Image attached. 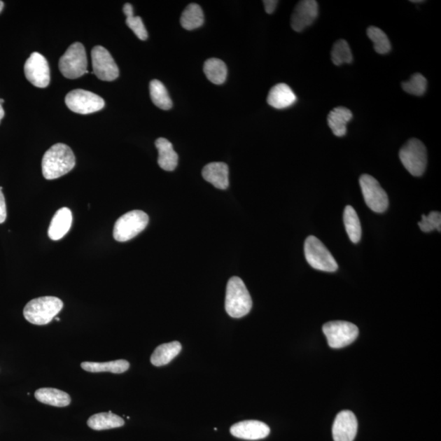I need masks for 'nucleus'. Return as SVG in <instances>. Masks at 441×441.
Instances as JSON below:
<instances>
[{"instance_id": "f257e3e1", "label": "nucleus", "mask_w": 441, "mask_h": 441, "mask_svg": "<svg viewBox=\"0 0 441 441\" xmlns=\"http://www.w3.org/2000/svg\"><path fill=\"white\" fill-rule=\"evenodd\" d=\"M76 166V156L70 146L57 144L49 148L42 160V173L44 178L53 180L61 178Z\"/></svg>"}, {"instance_id": "f03ea898", "label": "nucleus", "mask_w": 441, "mask_h": 441, "mask_svg": "<svg viewBox=\"0 0 441 441\" xmlns=\"http://www.w3.org/2000/svg\"><path fill=\"white\" fill-rule=\"evenodd\" d=\"M251 296L242 279L234 276L229 279L225 293V312L230 317L242 318L251 311Z\"/></svg>"}, {"instance_id": "7ed1b4c3", "label": "nucleus", "mask_w": 441, "mask_h": 441, "mask_svg": "<svg viewBox=\"0 0 441 441\" xmlns=\"http://www.w3.org/2000/svg\"><path fill=\"white\" fill-rule=\"evenodd\" d=\"M63 302L56 297H41L29 301L23 311L26 320L36 326H46L62 310Z\"/></svg>"}, {"instance_id": "20e7f679", "label": "nucleus", "mask_w": 441, "mask_h": 441, "mask_svg": "<svg viewBox=\"0 0 441 441\" xmlns=\"http://www.w3.org/2000/svg\"><path fill=\"white\" fill-rule=\"evenodd\" d=\"M148 223V215L144 211H131L116 220L114 230H113V237L116 241H129L144 232Z\"/></svg>"}, {"instance_id": "39448f33", "label": "nucleus", "mask_w": 441, "mask_h": 441, "mask_svg": "<svg viewBox=\"0 0 441 441\" xmlns=\"http://www.w3.org/2000/svg\"><path fill=\"white\" fill-rule=\"evenodd\" d=\"M88 60L85 47L81 43H74L59 61V69L67 78H78L88 74Z\"/></svg>"}, {"instance_id": "423d86ee", "label": "nucleus", "mask_w": 441, "mask_h": 441, "mask_svg": "<svg viewBox=\"0 0 441 441\" xmlns=\"http://www.w3.org/2000/svg\"><path fill=\"white\" fill-rule=\"evenodd\" d=\"M304 252L310 266L318 271L335 272L338 266L335 258L320 239L311 235L307 238Z\"/></svg>"}, {"instance_id": "0eeeda50", "label": "nucleus", "mask_w": 441, "mask_h": 441, "mask_svg": "<svg viewBox=\"0 0 441 441\" xmlns=\"http://www.w3.org/2000/svg\"><path fill=\"white\" fill-rule=\"evenodd\" d=\"M400 159L410 174L420 176L428 164V151L420 140L410 139L400 150Z\"/></svg>"}, {"instance_id": "6e6552de", "label": "nucleus", "mask_w": 441, "mask_h": 441, "mask_svg": "<svg viewBox=\"0 0 441 441\" xmlns=\"http://www.w3.org/2000/svg\"><path fill=\"white\" fill-rule=\"evenodd\" d=\"M323 332L328 345L335 349L349 346L359 335V330L354 323L342 321L326 323L323 326Z\"/></svg>"}, {"instance_id": "1a4fd4ad", "label": "nucleus", "mask_w": 441, "mask_h": 441, "mask_svg": "<svg viewBox=\"0 0 441 441\" xmlns=\"http://www.w3.org/2000/svg\"><path fill=\"white\" fill-rule=\"evenodd\" d=\"M360 185L368 207L377 214L384 213L388 208L389 200L374 176L364 174L360 176Z\"/></svg>"}, {"instance_id": "9d476101", "label": "nucleus", "mask_w": 441, "mask_h": 441, "mask_svg": "<svg viewBox=\"0 0 441 441\" xmlns=\"http://www.w3.org/2000/svg\"><path fill=\"white\" fill-rule=\"evenodd\" d=\"M65 102L69 109L81 115L92 114L102 110L105 106V102L101 97L83 90L69 92Z\"/></svg>"}, {"instance_id": "9b49d317", "label": "nucleus", "mask_w": 441, "mask_h": 441, "mask_svg": "<svg viewBox=\"0 0 441 441\" xmlns=\"http://www.w3.org/2000/svg\"><path fill=\"white\" fill-rule=\"evenodd\" d=\"M92 63L93 74L103 81H113L119 77V68L107 49L102 46L92 48Z\"/></svg>"}, {"instance_id": "f8f14e48", "label": "nucleus", "mask_w": 441, "mask_h": 441, "mask_svg": "<svg viewBox=\"0 0 441 441\" xmlns=\"http://www.w3.org/2000/svg\"><path fill=\"white\" fill-rule=\"evenodd\" d=\"M24 75L34 86L44 88L50 83V69L42 54L33 52L24 66Z\"/></svg>"}, {"instance_id": "ddd939ff", "label": "nucleus", "mask_w": 441, "mask_h": 441, "mask_svg": "<svg viewBox=\"0 0 441 441\" xmlns=\"http://www.w3.org/2000/svg\"><path fill=\"white\" fill-rule=\"evenodd\" d=\"M318 3L315 0H302L299 2L292 14L291 27L294 31L301 32L310 27L318 17Z\"/></svg>"}, {"instance_id": "4468645a", "label": "nucleus", "mask_w": 441, "mask_h": 441, "mask_svg": "<svg viewBox=\"0 0 441 441\" xmlns=\"http://www.w3.org/2000/svg\"><path fill=\"white\" fill-rule=\"evenodd\" d=\"M358 430L356 416L350 410H343L336 416L332 425V438L335 441H353Z\"/></svg>"}, {"instance_id": "2eb2a0df", "label": "nucleus", "mask_w": 441, "mask_h": 441, "mask_svg": "<svg viewBox=\"0 0 441 441\" xmlns=\"http://www.w3.org/2000/svg\"><path fill=\"white\" fill-rule=\"evenodd\" d=\"M270 431L271 430L266 424L256 420L239 421L230 428V433L234 438L248 440L266 438L269 435Z\"/></svg>"}, {"instance_id": "dca6fc26", "label": "nucleus", "mask_w": 441, "mask_h": 441, "mask_svg": "<svg viewBox=\"0 0 441 441\" xmlns=\"http://www.w3.org/2000/svg\"><path fill=\"white\" fill-rule=\"evenodd\" d=\"M202 176L205 181L216 188L225 190L229 186V169L223 162H214L204 167Z\"/></svg>"}, {"instance_id": "f3484780", "label": "nucleus", "mask_w": 441, "mask_h": 441, "mask_svg": "<svg viewBox=\"0 0 441 441\" xmlns=\"http://www.w3.org/2000/svg\"><path fill=\"white\" fill-rule=\"evenodd\" d=\"M297 102V97L286 83H279L270 91L267 103L276 109H286Z\"/></svg>"}, {"instance_id": "a211bd4d", "label": "nucleus", "mask_w": 441, "mask_h": 441, "mask_svg": "<svg viewBox=\"0 0 441 441\" xmlns=\"http://www.w3.org/2000/svg\"><path fill=\"white\" fill-rule=\"evenodd\" d=\"M72 224L71 209L62 208L53 216L48 228V237L52 240L62 239L70 230Z\"/></svg>"}, {"instance_id": "6ab92c4d", "label": "nucleus", "mask_w": 441, "mask_h": 441, "mask_svg": "<svg viewBox=\"0 0 441 441\" xmlns=\"http://www.w3.org/2000/svg\"><path fill=\"white\" fill-rule=\"evenodd\" d=\"M159 152L158 164L162 169L174 171L178 164V155L169 140L160 137L155 142Z\"/></svg>"}, {"instance_id": "aec40b11", "label": "nucleus", "mask_w": 441, "mask_h": 441, "mask_svg": "<svg viewBox=\"0 0 441 441\" xmlns=\"http://www.w3.org/2000/svg\"><path fill=\"white\" fill-rule=\"evenodd\" d=\"M352 113L346 107H336L328 115V125L333 134L337 136H345L347 132L346 125L352 119Z\"/></svg>"}, {"instance_id": "412c9836", "label": "nucleus", "mask_w": 441, "mask_h": 441, "mask_svg": "<svg viewBox=\"0 0 441 441\" xmlns=\"http://www.w3.org/2000/svg\"><path fill=\"white\" fill-rule=\"evenodd\" d=\"M181 348V343L176 341L157 346L150 356L151 364L157 367L168 365L179 354Z\"/></svg>"}, {"instance_id": "4be33fe9", "label": "nucleus", "mask_w": 441, "mask_h": 441, "mask_svg": "<svg viewBox=\"0 0 441 441\" xmlns=\"http://www.w3.org/2000/svg\"><path fill=\"white\" fill-rule=\"evenodd\" d=\"M34 396L41 403L55 407H66L71 402L66 392L55 388L38 389L34 392Z\"/></svg>"}, {"instance_id": "5701e85b", "label": "nucleus", "mask_w": 441, "mask_h": 441, "mask_svg": "<svg viewBox=\"0 0 441 441\" xmlns=\"http://www.w3.org/2000/svg\"><path fill=\"white\" fill-rule=\"evenodd\" d=\"M88 426L92 430H103L121 428L125 425V421L121 416L108 413H100L92 415L87 421Z\"/></svg>"}, {"instance_id": "b1692460", "label": "nucleus", "mask_w": 441, "mask_h": 441, "mask_svg": "<svg viewBox=\"0 0 441 441\" xmlns=\"http://www.w3.org/2000/svg\"><path fill=\"white\" fill-rule=\"evenodd\" d=\"M130 364L125 360H118L110 362H83L81 368L90 372H110L112 374H122L130 369Z\"/></svg>"}, {"instance_id": "393cba45", "label": "nucleus", "mask_w": 441, "mask_h": 441, "mask_svg": "<svg viewBox=\"0 0 441 441\" xmlns=\"http://www.w3.org/2000/svg\"><path fill=\"white\" fill-rule=\"evenodd\" d=\"M180 22L181 27L188 31H193L202 27L204 22L202 8L196 4H189L181 14Z\"/></svg>"}, {"instance_id": "a878e982", "label": "nucleus", "mask_w": 441, "mask_h": 441, "mask_svg": "<svg viewBox=\"0 0 441 441\" xmlns=\"http://www.w3.org/2000/svg\"><path fill=\"white\" fill-rule=\"evenodd\" d=\"M206 77L214 85H223L227 80V68L222 60L218 58H210L206 61L204 66Z\"/></svg>"}, {"instance_id": "bb28decb", "label": "nucleus", "mask_w": 441, "mask_h": 441, "mask_svg": "<svg viewBox=\"0 0 441 441\" xmlns=\"http://www.w3.org/2000/svg\"><path fill=\"white\" fill-rule=\"evenodd\" d=\"M346 232L351 242L357 244L361 239V225L356 210L350 205H347L343 214Z\"/></svg>"}, {"instance_id": "cd10ccee", "label": "nucleus", "mask_w": 441, "mask_h": 441, "mask_svg": "<svg viewBox=\"0 0 441 441\" xmlns=\"http://www.w3.org/2000/svg\"><path fill=\"white\" fill-rule=\"evenodd\" d=\"M150 94L152 102L160 109L168 111L173 107V102L164 83L154 80L150 83Z\"/></svg>"}, {"instance_id": "c85d7f7f", "label": "nucleus", "mask_w": 441, "mask_h": 441, "mask_svg": "<svg viewBox=\"0 0 441 441\" xmlns=\"http://www.w3.org/2000/svg\"><path fill=\"white\" fill-rule=\"evenodd\" d=\"M368 36L374 43L375 51L379 54H386L391 51V46L388 37L381 29L370 27L367 29Z\"/></svg>"}, {"instance_id": "c756f323", "label": "nucleus", "mask_w": 441, "mask_h": 441, "mask_svg": "<svg viewBox=\"0 0 441 441\" xmlns=\"http://www.w3.org/2000/svg\"><path fill=\"white\" fill-rule=\"evenodd\" d=\"M331 58L332 62L336 66L352 62L353 56L351 48L349 44L344 39H340L335 43L331 52Z\"/></svg>"}, {"instance_id": "7c9ffc66", "label": "nucleus", "mask_w": 441, "mask_h": 441, "mask_svg": "<svg viewBox=\"0 0 441 441\" xmlns=\"http://www.w3.org/2000/svg\"><path fill=\"white\" fill-rule=\"evenodd\" d=\"M428 87V81L421 74L416 73L412 76L410 80L402 83V88L410 94L415 96L424 95Z\"/></svg>"}, {"instance_id": "2f4dec72", "label": "nucleus", "mask_w": 441, "mask_h": 441, "mask_svg": "<svg viewBox=\"0 0 441 441\" xmlns=\"http://www.w3.org/2000/svg\"><path fill=\"white\" fill-rule=\"evenodd\" d=\"M419 227L424 232H433L438 230H441V214L440 212H430L428 216H421V222L419 223Z\"/></svg>"}, {"instance_id": "473e14b6", "label": "nucleus", "mask_w": 441, "mask_h": 441, "mask_svg": "<svg viewBox=\"0 0 441 441\" xmlns=\"http://www.w3.org/2000/svg\"><path fill=\"white\" fill-rule=\"evenodd\" d=\"M126 24L141 41H146L148 38V33H147L144 22L140 17L130 15V16L127 17Z\"/></svg>"}, {"instance_id": "72a5a7b5", "label": "nucleus", "mask_w": 441, "mask_h": 441, "mask_svg": "<svg viewBox=\"0 0 441 441\" xmlns=\"http://www.w3.org/2000/svg\"><path fill=\"white\" fill-rule=\"evenodd\" d=\"M2 190L3 188L0 186V224L4 223L7 218L6 203H5Z\"/></svg>"}, {"instance_id": "f704fd0d", "label": "nucleus", "mask_w": 441, "mask_h": 441, "mask_svg": "<svg viewBox=\"0 0 441 441\" xmlns=\"http://www.w3.org/2000/svg\"><path fill=\"white\" fill-rule=\"evenodd\" d=\"M278 1L276 0H265L263 1L265 10H266V13L268 14H272L276 10Z\"/></svg>"}, {"instance_id": "c9c22d12", "label": "nucleus", "mask_w": 441, "mask_h": 441, "mask_svg": "<svg viewBox=\"0 0 441 441\" xmlns=\"http://www.w3.org/2000/svg\"><path fill=\"white\" fill-rule=\"evenodd\" d=\"M122 11H124L126 17L134 15V8L130 4H125L124 8H122Z\"/></svg>"}, {"instance_id": "e433bc0d", "label": "nucleus", "mask_w": 441, "mask_h": 441, "mask_svg": "<svg viewBox=\"0 0 441 441\" xmlns=\"http://www.w3.org/2000/svg\"><path fill=\"white\" fill-rule=\"evenodd\" d=\"M4 117V111L2 106L1 103H0V122H1L3 118Z\"/></svg>"}, {"instance_id": "4c0bfd02", "label": "nucleus", "mask_w": 441, "mask_h": 441, "mask_svg": "<svg viewBox=\"0 0 441 441\" xmlns=\"http://www.w3.org/2000/svg\"><path fill=\"white\" fill-rule=\"evenodd\" d=\"M4 7V4L3 1H0V13L3 11V8Z\"/></svg>"}, {"instance_id": "58836bf2", "label": "nucleus", "mask_w": 441, "mask_h": 441, "mask_svg": "<svg viewBox=\"0 0 441 441\" xmlns=\"http://www.w3.org/2000/svg\"><path fill=\"white\" fill-rule=\"evenodd\" d=\"M412 3H424V1H420V0H419V1H411Z\"/></svg>"}, {"instance_id": "ea45409f", "label": "nucleus", "mask_w": 441, "mask_h": 441, "mask_svg": "<svg viewBox=\"0 0 441 441\" xmlns=\"http://www.w3.org/2000/svg\"><path fill=\"white\" fill-rule=\"evenodd\" d=\"M4 102V99H0V103H1V104H3Z\"/></svg>"}, {"instance_id": "a19ab883", "label": "nucleus", "mask_w": 441, "mask_h": 441, "mask_svg": "<svg viewBox=\"0 0 441 441\" xmlns=\"http://www.w3.org/2000/svg\"><path fill=\"white\" fill-rule=\"evenodd\" d=\"M56 321H60V318H57H57H56Z\"/></svg>"}]
</instances>
